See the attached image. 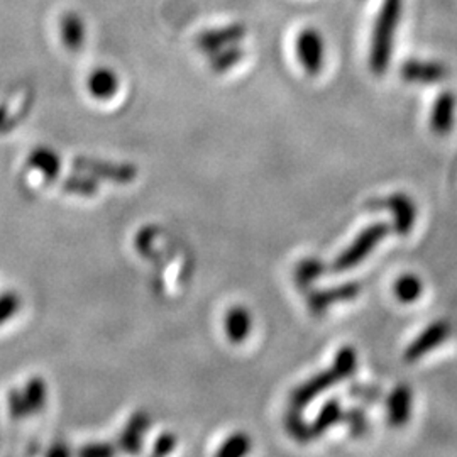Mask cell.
I'll use <instances>...</instances> for the list:
<instances>
[{"label":"cell","instance_id":"obj_1","mask_svg":"<svg viewBox=\"0 0 457 457\" xmlns=\"http://www.w3.org/2000/svg\"><path fill=\"white\" fill-rule=\"evenodd\" d=\"M403 0H383L380 12L374 20L371 48H369V68L374 75H383L393 55L395 35L402 18Z\"/></svg>","mask_w":457,"mask_h":457},{"label":"cell","instance_id":"obj_2","mask_svg":"<svg viewBox=\"0 0 457 457\" xmlns=\"http://www.w3.org/2000/svg\"><path fill=\"white\" fill-rule=\"evenodd\" d=\"M388 232H390V225L384 222L373 224L371 227L365 229L349 246L348 249H344L334 261L332 272L343 273V272H348L351 268H354L356 264H359L388 236Z\"/></svg>","mask_w":457,"mask_h":457},{"label":"cell","instance_id":"obj_3","mask_svg":"<svg viewBox=\"0 0 457 457\" xmlns=\"http://www.w3.org/2000/svg\"><path fill=\"white\" fill-rule=\"evenodd\" d=\"M295 51H296V58L300 59V65L307 74H320L324 67V58H326V44H324V37L317 29L313 28L302 29L295 41Z\"/></svg>","mask_w":457,"mask_h":457},{"label":"cell","instance_id":"obj_4","mask_svg":"<svg viewBox=\"0 0 457 457\" xmlns=\"http://www.w3.org/2000/svg\"><path fill=\"white\" fill-rule=\"evenodd\" d=\"M343 380H346V374L339 369V366L334 363L330 369L319 373L317 376H313L307 383L298 386V388L293 391V406H295L296 410L305 408L311 400H315L319 395H322L326 390H329L330 386H334V384L339 383V382H343Z\"/></svg>","mask_w":457,"mask_h":457},{"label":"cell","instance_id":"obj_5","mask_svg":"<svg viewBox=\"0 0 457 457\" xmlns=\"http://www.w3.org/2000/svg\"><path fill=\"white\" fill-rule=\"evenodd\" d=\"M400 75L406 83L417 85H436L449 76V70L440 61L427 59H408L400 68Z\"/></svg>","mask_w":457,"mask_h":457},{"label":"cell","instance_id":"obj_6","mask_svg":"<svg viewBox=\"0 0 457 457\" xmlns=\"http://www.w3.org/2000/svg\"><path fill=\"white\" fill-rule=\"evenodd\" d=\"M246 36V28L239 22H232L222 28L207 29L197 36V48L205 55H214L225 46L238 44L242 37Z\"/></svg>","mask_w":457,"mask_h":457},{"label":"cell","instance_id":"obj_7","mask_svg":"<svg viewBox=\"0 0 457 457\" xmlns=\"http://www.w3.org/2000/svg\"><path fill=\"white\" fill-rule=\"evenodd\" d=\"M369 207H376V209H390L393 212V227L395 232L405 236L412 231L414 222H415V205L410 201L406 195L397 193L391 197H386L383 201H373Z\"/></svg>","mask_w":457,"mask_h":457},{"label":"cell","instance_id":"obj_8","mask_svg":"<svg viewBox=\"0 0 457 457\" xmlns=\"http://www.w3.org/2000/svg\"><path fill=\"white\" fill-rule=\"evenodd\" d=\"M451 334V326L444 320H439L422 332L421 335L408 346L405 352L406 361H417L423 358L427 352L440 346Z\"/></svg>","mask_w":457,"mask_h":457},{"label":"cell","instance_id":"obj_9","mask_svg":"<svg viewBox=\"0 0 457 457\" xmlns=\"http://www.w3.org/2000/svg\"><path fill=\"white\" fill-rule=\"evenodd\" d=\"M456 106V95L453 91H442L437 97L430 112V128L436 134L445 136L451 132V129L454 126Z\"/></svg>","mask_w":457,"mask_h":457},{"label":"cell","instance_id":"obj_10","mask_svg":"<svg viewBox=\"0 0 457 457\" xmlns=\"http://www.w3.org/2000/svg\"><path fill=\"white\" fill-rule=\"evenodd\" d=\"M361 287L358 283H346L341 287H334L329 290H320L309 295V307L313 313H322L327 311L330 305L339 303V302H348L359 295Z\"/></svg>","mask_w":457,"mask_h":457},{"label":"cell","instance_id":"obj_11","mask_svg":"<svg viewBox=\"0 0 457 457\" xmlns=\"http://www.w3.org/2000/svg\"><path fill=\"white\" fill-rule=\"evenodd\" d=\"M59 36L65 48H68L74 53L80 51L85 46L87 39V26L83 18L74 11L65 12L59 19Z\"/></svg>","mask_w":457,"mask_h":457},{"label":"cell","instance_id":"obj_12","mask_svg":"<svg viewBox=\"0 0 457 457\" xmlns=\"http://www.w3.org/2000/svg\"><path fill=\"white\" fill-rule=\"evenodd\" d=\"M386 412H388V422L393 427H402L408 422L412 412V391L408 386L400 384L393 390L386 403Z\"/></svg>","mask_w":457,"mask_h":457},{"label":"cell","instance_id":"obj_13","mask_svg":"<svg viewBox=\"0 0 457 457\" xmlns=\"http://www.w3.org/2000/svg\"><path fill=\"white\" fill-rule=\"evenodd\" d=\"M224 327H225L227 339L231 343H234V344L244 343L248 339L249 332H251V327H253V320H251L249 311L242 309V307L231 309L225 315Z\"/></svg>","mask_w":457,"mask_h":457},{"label":"cell","instance_id":"obj_14","mask_svg":"<svg viewBox=\"0 0 457 457\" xmlns=\"http://www.w3.org/2000/svg\"><path fill=\"white\" fill-rule=\"evenodd\" d=\"M119 87L117 75L114 74L110 68H97L89 76V91L95 98H110L115 95Z\"/></svg>","mask_w":457,"mask_h":457},{"label":"cell","instance_id":"obj_15","mask_svg":"<svg viewBox=\"0 0 457 457\" xmlns=\"http://www.w3.org/2000/svg\"><path fill=\"white\" fill-rule=\"evenodd\" d=\"M344 419V412L341 403L335 400H330L322 406V410L319 412L317 419L311 425V439L320 437L324 432H327L332 425H335L337 422Z\"/></svg>","mask_w":457,"mask_h":457},{"label":"cell","instance_id":"obj_16","mask_svg":"<svg viewBox=\"0 0 457 457\" xmlns=\"http://www.w3.org/2000/svg\"><path fill=\"white\" fill-rule=\"evenodd\" d=\"M242 58H244V51L240 50V46L231 44V46H225L219 51H216L214 55H210V68L216 74H225L231 68H234Z\"/></svg>","mask_w":457,"mask_h":457},{"label":"cell","instance_id":"obj_17","mask_svg":"<svg viewBox=\"0 0 457 457\" xmlns=\"http://www.w3.org/2000/svg\"><path fill=\"white\" fill-rule=\"evenodd\" d=\"M422 292H423V285H422L421 278L415 274H403L395 283L397 298L403 303L415 302L417 298H421Z\"/></svg>","mask_w":457,"mask_h":457},{"label":"cell","instance_id":"obj_18","mask_svg":"<svg viewBox=\"0 0 457 457\" xmlns=\"http://www.w3.org/2000/svg\"><path fill=\"white\" fill-rule=\"evenodd\" d=\"M251 451V439L246 434H234L232 437L222 444L217 456L219 457H239L248 454Z\"/></svg>","mask_w":457,"mask_h":457},{"label":"cell","instance_id":"obj_19","mask_svg":"<svg viewBox=\"0 0 457 457\" xmlns=\"http://www.w3.org/2000/svg\"><path fill=\"white\" fill-rule=\"evenodd\" d=\"M322 272H324V264L319 259H305L298 264L295 278L300 287H307L313 280H317Z\"/></svg>","mask_w":457,"mask_h":457},{"label":"cell","instance_id":"obj_20","mask_svg":"<svg viewBox=\"0 0 457 457\" xmlns=\"http://www.w3.org/2000/svg\"><path fill=\"white\" fill-rule=\"evenodd\" d=\"M287 429L290 430L293 437L300 442L311 439V427L302 421V417L298 414H290L287 417Z\"/></svg>","mask_w":457,"mask_h":457},{"label":"cell","instance_id":"obj_21","mask_svg":"<svg viewBox=\"0 0 457 457\" xmlns=\"http://www.w3.org/2000/svg\"><path fill=\"white\" fill-rule=\"evenodd\" d=\"M344 421L348 422L349 429L352 436H361L367 427V421H366L365 414L361 410H351L349 414L344 415Z\"/></svg>","mask_w":457,"mask_h":457},{"label":"cell","instance_id":"obj_22","mask_svg":"<svg viewBox=\"0 0 457 457\" xmlns=\"http://www.w3.org/2000/svg\"><path fill=\"white\" fill-rule=\"evenodd\" d=\"M351 393H354V397H358V398H367V400H376L378 397H382V391H378L376 388H356L354 391H351Z\"/></svg>","mask_w":457,"mask_h":457},{"label":"cell","instance_id":"obj_23","mask_svg":"<svg viewBox=\"0 0 457 457\" xmlns=\"http://www.w3.org/2000/svg\"><path fill=\"white\" fill-rule=\"evenodd\" d=\"M173 445H175V440L171 436H165V437H162V439L158 440V453H168V451H171L173 449Z\"/></svg>","mask_w":457,"mask_h":457}]
</instances>
